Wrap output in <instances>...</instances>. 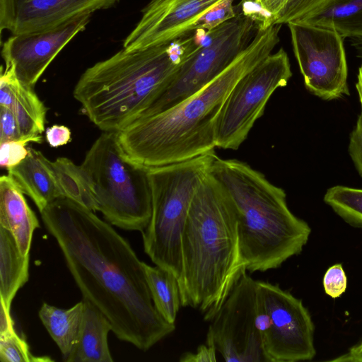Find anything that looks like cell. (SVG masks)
Listing matches in <instances>:
<instances>
[{"instance_id":"cell-1","label":"cell","mask_w":362,"mask_h":362,"mask_svg":"<svg viewBox=\"0 0 362 362\" xmlns=\"http://www.w3.org/2000/svg\"><path fill=\"white\" fill-rule=\"evenodd\" d=\"M40 214L83 300L108 320L119 339L146 351L175 331V325L164 320L153 304L144 262L110 223L66 197Z\"/></svg>"},{"instance_id":"cell-2","label":"cell","mask_w":362,"mask_h":362,"mask_svg":"<svg viewBox=\"0 0 362 362\" xmlns=\"http://www.w3.org/2000/svg\"><path fill=\"white\" fill-rule=\"evenodd\" d=\"M281 25L257 29L230 66L193 95L117 132L126 154L135 163L153 168L214 151L216 123L225 100L240 78L272 53L280 41Z\"/></svg>"},{"instance_id":"cell-3","label":"cell","mask_w":362,"mask_h":362,"mask_svg":"<svg viewBox=\"0 0 362 362\" xmlns=\"http://www.w3.org/2000/svg\"><path fill=\"white\" fill-rule=\"evenodd\" d=\"M247 272L235 207L208 173L194 194L182 235V306L197 309L210 322Z\"/></svg>"},{"instance_id":"cell-4","label":"cell","mask_w":362,"mask_h":362,"mask_svg":"<svg viewBox=\"0 0 362 362\" xmlns=\"http://www.w3.org/2000/svg\"><path fill=\"white\" fill-rule=\"evenodd\" d=\"M177 39L135 51L124 49L88 68L73 95L103 132H118L139 119L172 81L189 55Z\"/></svg>"},{"instance_id":"cell-5","label":"cell","mask_w":362,"mask_h":362,"mask_svg":"<svg viewBox=\"0 0 362 362\" xmlns=\"http://www.w3.org/2000/svg\"><path fill=\"white\" fill-rule=\"evenodd\" d=\"M209 173L224 187L235 207L247 272L277 269L301 253L311 228L289 209L283 189L235 159L217 156Z\"/></svg>"},{"instance_id":"cell-6","label":"cell","mask_w":362,"mask_h":362,"mask_svg":"<svg viewBox=\"0 0 362 362\" xmlns=\"http://www.w3.org/2000/svg\"><path fill=\"white\" fill-rule=\"evenodd\" d=\"M215 151L162 166L149 168L152 213L141 232L145 253L152 262L179 279L182 235L194 194L215 158Z\"/></svg>"},{"instance_id":"cell-7","label":"cell","mask_w":362,"mask_h":362,"mask_svg":"<svg viewBox=\"0 0 362 362\" xmlns=\"http://www.w3.org/2000/svg\"><path fill=\"white\" fill-rule=\"evenodd\" d=\"M81 166L86 173L106 221L124 230L142 232L152 213L149 168L133 161L114 132H104Z\"/></svg>"},{"instance_id":"cell-8","label":"cell","mask_w":362,"mask_h":362,"mask_svg":"<svg viewBox=\"0 0 362 362\" xmlns=\"http://www.w3.org/2000/svg\"><path fill=\"white\" fill-rule=\"evenodd\" d=\"M257 30L255 19L239 9L234 18L209 32L206 41L182 62L170 83L141 117L173 107L207 86L247 46Z\"/></svg>"},{"instance_id":"cell-9","label":"cell","mask_w":362,"mask_h":362,"mask_svg":"<svg viewBox=\"0 0 362 362\" xmlns=\"http://www.w3.org/2000/svg\"><path fill=\"white\" fill-rule=\"evenodd\" d=\"M292 76L288 56L281 48L271 53L235 84L217 117L216 147L237 150L255 122L264 114L267 103Z\"/></svg>"},{"instance_id":"cell-10","label":"cell","mask_w":362,"mask_h":362,"mask_svg":"<svg viewBox=\"0 0 362 362\" xmlns=\"http://www.w3.org/2000/svg\"><path fill=\"white\" fill-rule=\"evenodd\" d=\"M266 362L311 361L315 325L301 299L277 284L257 280Z\"/></svg>"},{"instance_id":"cell-11","label":"cell","mask_w":362,"mask_h":362,"mask_svg":"<svg viewBox=\"0 0 362 362\" xmlns=\"http://www.w3.org/2000/svg\"><path fill=\"white\" fill-rule=\"evenodd\" d=\"M209 333L227 362H266L257 281L247 273L210 321Z\"/></svg>"},{"instance_id":"cell-12","label":"cell","mask_w":362,"mask_h":362,"mask_svg":"<svg viewBox=\"0 0 362 362\" xmlns=\"http://www.w3.org/2000/svg\"><path fill=\"white\" fill-rule=\"evenodd\" d=\"M287 25L306 89L325 100L349 95L344 37L332 29L303 22Z\"/></svg>"},{"instance_id":"cell-13","label":"cell","mask_w":362,"mask_h":362,"mask_svg":"<svg viewBox=\"0 0 362 362\" xmlns=\"http://www.w3.org/2000/svg\"><path fill=\"white\" fill-rule=\"evenodd\" d=\"M90 16L83 15L45 30L11 35L2 45L5 66L12 67L21 81L34 87L61 50L86 28Z\"/></svg>"},{"instance_id":"cell-14","label":"cell","mask_w":362,"mask_h":362,"mask_svg":"<svg viewBox=\"0 0 362 362\" xmlns=\"http://www.w3.org/2000/svg\"><path fill=\"white\" fill-rule=\"evenodd\" d=\"M223 0H151L123 42L126 51L169 44L188 33L209 8Z\"/></svg>"},{"instance_id":"cell-15","label":"cell","mask_w":362,"mask_h":362,"mask_svg":"<svg viewBox=\"0 0 362 362\" xmlns=\"http://www.w3.org/2000/svg\"><path fill=\"white\" fill-rule=\"evenodd\" d=\"M119 0H0V30L11 35L55 28Z\"/></svg>"},{"instance_id":"cell-16","label":"cell","mask_w":362,"mask_h":362,"mask_svg":"<svg viewBox=\"0 0 362 362\" xmlns=\"http://www.w3.org/2000/svg\"><path fill=\"white\" fill-rule=\"evenodd\" d=\"M0 106L10 109L23 139L40 143L45 131L47 108L34 90L21 81L11 66L1 67Z\"/></svg>"},{"instance_id":"cell-17","label":"cell","mask_w":362,"mask_h":362,"mask_svg":"<svg viewBox=\"0 0 362 362\" xmlns=\"http://www.w3.org/2000/svg\"><path fill=\"white\" fill-rule=\"evenodd\" d=\"M7 171L21 191L33 201L40 212L56 199L64 197L53 162L39 151L28 148L26 158Z\"/></svg>"},{"instance_id":"cell-18","label":"cell","mask_w":362,"mask_h":362,"mask_svg":"<svg viewBox=\"0 0 362 362\" xmlns=\"http://www.w3.org/2000/svg\"><path fill=\"white\" fill-rule=\"evenodd\" d=\"M24 194L8 174L0 177V226L12 233L21 252L29 255L40 223Z\"/></svg>"},{"instance_id":"cell-19","label":"cell","mask_w":362,"mask_h":362,"mask_svg":"<svg viewBox=\"0 0 362 362\" xmlns=\"http://www.w3.org/2000/svg\"><path fill=\"white\" fill-rule=\"evenodd\" d=\"M83 303L77 344L67 362H112L107 342L112 325L92 304Z\"/></svg>"},{"instance_id":"cell-20","label":"cell","mask_w":362,"mask_h":362,"mask_svg":"<svg viewBox=\"0 0 362 362\" xmlns=\"http://www.w3.org/2000/svg\"><path fill=\"white\" fill-rule=\"evenodd\" d=\"M295 21L332 29L344 38L362 39V0H325Z\"/></svg>"},{"instance_id":"cell-21","label":"cell","mask_w":362,"mask_h":362,"mask_svg":"<svg viewBox=\"0 0 362 362\" xmlns=\"http://www.w3.org/2000/svg\"><path fill=\"white\" fill-rule=\"evenodd\" d=\"M29 255H23L12 233L0 226V302L11 310L18 291L29 279Z\"/></svg>"},{"instance_id":"cell-22","label":"cell","mask_w":362,"mask_h":362,"mask_svg":"<svg viewBox=\"0 0 362 362\" xmlns=\"http://www.w3.org/2000/svg\"><path fill=\"white\" fill-rule=\"evenodd\" d=\"M83 306V300L69 309H62L43 303L38 312L42 323L66 362L77 344Z\"/></svg>"},{"instance_id":"cell-23","label":"cell","mask_w":362,"mask_h":362,"mask_svg":"<svg viewBox=\"0 0 362 362\" xmlns=\"http://www.w3.org/2000/svg\"><path fill=\"white\" fill-rule=\"evenodd\" d=\"M144 270L156 310L164 320L175 325L182 306L177 278L159 266L152 267L145 262Z\"/></svg>"},{"instance_id":"cell-24","label":"cell","mask_w":362,"mask_h":362,"mask_svg":"<svg viewBox=\"0 0 362 362\" xmlns=\"http://www.w3.org/2000/svg\"><path fill=\"white\" fill-rule=\"evenodd\" d=\"M53 165L63 197L98 211L92 185L82 167L65 157L57 158Z\"/></svg>"},{"instance_id":"cell-25","label":"cell","mask_w":362,"mask_h":362,"mask_svg":"<svg viewBox=\"0 0 362 362\" xmlns=\"http://www.w3.org/2000/svg\"><path fill=\"white\" fill-rule=\"evenodd\" d=\"M324 202L346 223L362 228V189L344 186L329 188Z\"/></svg>"},{"instance_id":"cell-26","label":"cell","mask_w":362,"mask_h":362,"mask_svg":"<svg viewBox=\"0 0 362 362\" xmlns=\"http://www.w3.org/2000/svg\"><path fill=\"white\" fill-rule=\"evenodd\" d=\"M288 0H241L238 6L245 15L256 21L257 28L267 29L274 21Z\"/></svg>"},{"instance_id":"cell-27","label":"cell","mask_w":362,"mask_h":362,"mask_svg":"<svg viewBox=\"0 0 362 362\" xmlns=\"http://www.w3.org/2000/svg\"><path fill=\"white\" fill-rule=\"evenodd\" d=\"M0 361L1 362H38L52 361L48 356H34L25 340L16 332L0 336Z\"/></svg>"},{"instance_id":"cell-28","label":"cell","mask_w":362,"mask_h":362,"mask_svg":"<svg viewBox=\"0 0 362 362\" xmlns=\"http://www.w3.org/2000/svg\"><path fill=\"white\" fill-rule=\"evenodd\" d=\"M235 0H223L205 11L190 27L188 33L197 30L207 32L217 28L237 15L233 2Z\"/></svg>"},{"instance_id":"cell-29","label":"cell","mask_w":362,"mask_h":362,"mask_svg":"<svg viewBox=\"0 0 362 362\" xmlns=\"http://www.w3.org/2000/svg\"><path fill=\"white\" fill-rule=\"evenodd\" d=\"M29 139H18L0 143V165L9 170L21 163L28 154L25 146Z\"/></svg>"},{"instance_id":"cell-30","label":"cell","mask_w":362,"mask_h":362,"mask_svg":"<svg viewBox=\"0 0 362 362\" xmlns=\"http://www.w3.org/2000/svg\"><path fill=\"white\" fill-rule=\"evenodd\" d=\"M322 284L325 293L332 298L340 297L346 291L347 277L341 264H334L327 269Z\"/></svg>"},{"instance_id":"cell-31","label":"cell","mask_w":362,"mask_h":362,"mask_svg":"<svg viewBox=\"0 0 362 362\" xmlns=\"http://www.w3.org/2000/svg\"><path fill=\"white\" fill-rule=\"evenodd\" d=\"M325 0H288L276 17L274 24L295 21Z\"/></svg>"},{"instance_id":"cell-32","label":"cell","mask_w":362,"mask_h":362,"mask_svg":"<svg viewBox=\"0 0 362 362\" xmlns=\"http://www.w3.org/2000/svg\"><path fill=\"white\" fill-rule=\"evenodd\" d=\"M216 346L209 333H206L205 344L198 346L196 352H185L180 358V362H214L217 361Z\"/></svg>"},{"instance_id":"cell-33","label":"cell","mask_w":362,"mask_h":362,"mask_svg":"<svg viewBox=\"0 0 362 362\" xmlns=\"http://www.w3.org/2000/svg\"><path fill=\"white\" fill-rule=\"evenodd\" d=\"M18 139H23L13 112L0 106V143Z\"/></svg>"},{"instance_id":"cell-34","label":"cell","mask_w":362,"mask_h":362,"mask_svg":"<svg viewBox=\"0 0 362 362\" xmlns=\"http://www.w3.org/2000/svg\"><path fill=\"white\" fill-rule=\"evenodd\" d=\"M349 153L356 169L362 177V106L356 124L350 135Z\"/></svg>"},{"instance_id":"cell-35","label":"cell","mask_w":362,"mask_h":362,"mask_svg":"<svg viewBox=\"0 0 362 362\" xmlns=\"http://www.w3.org/2000/svg\"><path fill=\"white\" fill-rule=\"evenodd\" d=\"M46 140L52 147H58L68 144L71 140V131L64 125H53L45 131Z\"/></svg>"},{"instance_id":"cell-36","label":"cell","mask_w":362,"mask_h":362,"mask_svg":"<svg viewBox=\"0 0 362 362\" xmlns=\"http://www.w3.org/2000/svg\"><path fill=\"white\" fill-rule=\"evenodd\" d=\"M14 323L11 315V310L1 302L0 311V336L7 335L15 332Z\"/></svg>"},{"instance_id":"cell-37","label":"cell","mask_w":362,"mask_h":362,"mask_svg":"<svg viewBox=\"0 0 362 362\" xmlns=\"http://www.w3.org/2000/svg\"><path fill=\"white\" fill-rule=\"evenodd\" d=\"M356 88L358 91L361 105L362 106V64L358 69L357 83L356 84Z\"/></svg>"},{"instance_id":"cell-38","label":"cell","mask_w":362,"mask_h":362,"mask_svg":"<svg viewBox=\"0 0 362 362\" xmlns=\"http://www.w3.org/2000/svg\"><path fill=\"white\" fill-rule=\"evenodd\" d=\"M351 45L357 50L358 56L362 57V39H351Z\"/></svg>"}]
</instances>
